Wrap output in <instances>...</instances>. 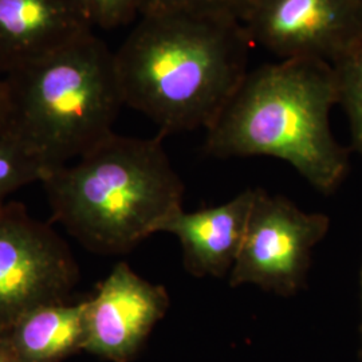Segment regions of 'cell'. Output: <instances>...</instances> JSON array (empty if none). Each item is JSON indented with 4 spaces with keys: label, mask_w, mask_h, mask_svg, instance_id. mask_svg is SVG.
Segmentation results:
<instances>
[{
    "label": "cell",
    "mask_w": 362,
    "mask_h": 362,
    "mask_svg": "<svg viewBox=\"0 0 362 362\" xmlns=\"http://www.w3.org/2000/svg\"><path fill=\"white\" fill-rule=\"evenodd\" d=\"M252 46L233 19L145 13L115 52L124 104L164 137L209 129L246 77Z\"/></svg>",
    "instance_id": "obj_1"
},
{
    "label": "cell",
    "mask_w": 362,
    "mask_h": 362,
    "mask_svg": "<svg viewBox=\"0 0 362 362\" xmlns=\"http://www.w3.org/2000/svg\"><path fill=\"white\" fill-rule=\"evenodd\" d=\"M338 105L333 66L285 59L248 71L214 125L204 152L218 158L269 156L284 160L315 188L332 194L349 173V151L330 129Z\"/></svg>",
    "instance_id": "obj_2"
},
{
    "label": "cell",
    "mask_w": 362,
    "mask_h": 362,
    "mask_svg": "<svg viewBox=\"0 0 362 362\" xmlns=\"http://www.w3.org/2000/svg\"><path fill=\"white\" fill-rule=\"evenodd\" d=\"M163 139L112 133L76 163L47 172L40 184L52 220L101 255L127 254L158 233L185 192Z\"/></svg>",
    "instance_id": "obj_3"
},
{
    "label": "cell",
    "mask_w": 362,
    "mask_h": 362,
    "mask_svg": "<svg viewBox=\"0 0 362 362\" xmlns=\"http://www.w3.org/2000/svg\"><path fill=\"white\" fill-rule=\"evenodd\" d=\"M1 83L0 132L49 172L115 133L125 105L115 52L93 31L3 76Z\"/></svg>",
    "instance_id": "obj_4"
},
{
    "label": "cell",
    "mask_w": 362,
    "mask_h": 362,
    "mask_svg": "<svg viewBox=\"0 0 362 362\" xmlns=\"http://www.w3.org/2000/svg\"><path fill=\"white\" fill-rule=\"evenodd\" d=\"M79 267L62 236L25 204L0 208V334L28 311L70 300Z\"/></svg>",
    "instance_id": "obj_5"
},
{
    "label": "cell",
    "mask_w": 362,
    "mask_h": 362,
    "mask_svg": "<svg viewBox=\"0 0 362 362\" xmlns=\"http://www.w3.org/2000/svg\"><path fill=\"white\" fill-rule=\"evenodd\" d=\"M329 228L327 215L305 212L285 196L258 187L228 284L258 286L281 297L296 296L306 285L313 251Z\"/></svg>",
    "instance_id": "obj_6"
},
{
    "label": "cell",
    "mask_w": 362,
    "mask_h": 362,
    "mask_svg": "<svg viewBox=\"0 0 362 362\" xmlns=\"http://www.w3.org/2000/svg\"><path fill=\"white\" fill-rule=\"evenodd\" d=\"M255 46L285 59L334 65L362 42L358 0H255L242 21Z\"/></svg>",
    "instance_id": "obj_7"
},
{
    "label": "cell",
    "mask_w": 362,
    "mask_h": 362,
    "mask_svg": "<svg viewBox=\"0 0 362 362\" xmlns=\"http://www.w3.org/2000/svg\"><path fill=\"white\" fill-rule=\"evenodd\" d=\"M170 306L168 290L118 262L86 298L83 351L105 361H133Z\"/></svg>",
    "instance_id": "obj_8"
},
{
    "label": "cell",
    "mask_w": 362,
    "mask_h": 362,
    "mask_svg": "<svg viewBox=\"0 0 362 362\" xmlns=\"http://www.w3.org/2000/svg\"><path fill=\"white\" fill-rule=\"evenodd\" d=\"M257 188H247L230 202L187 212L184 208L163 221L158 233L180 242L182 266L196 278L228 276L243 245Z\"/></svg>",
    "instance_id": "obj_9"
},
{
    "label": "cell",
    "mask_w": 362,
    "mask_h": 362,
    "mask_svg": "<svg viewBox=\"0 0 362 362\" xmlns=\"http://www.w3.org/2000/svg\"><path fill=\"white\" fill-rule=\"evenodd\" d=\"M81 0H0V77L91 31Z\"/></svg>",
    "instance_id": "obj_10"
},
{
    "label": "cell",
    "mask_w": 362,
    "mask_h": 362,
    "mask_svg": "<svg viewBox=\"0 0 362 362\" xmlns=\"http://www.w3.org/2000/svg\"><path fill=\"white\" fill-rule=\"evenodd\" d=\"M86 299L39 306L0 334V357L10 362H62L83 351Z\"/></svg>",
    "instance_id": "obj_11"
},
{
    "label": "cell",
    "mask_w": 362,
    "mask_h": 362,
    "mask_svg": "<svg viewBox=\"0 0 362 362\" xmlns=\"http://www.w3.org/2000/svg\"><path fill=\"white\" fill-rule=\"evenodd\" d=\"M333 66L338 88V105L348 116L351 145L362 156V42Z\"/></svg>",
    "instance_id": "obj_12"
},
{
    "label": "cell",
    "mask_w": 362,
    "mask_h": 362,
    "mask_svg": "<svg viewBox=\"0 0 362 362\" xmlns=\"http://www.w3.org/2000/svg\"><path fill=\"white\" fill-rule=\"evenodd\" d=\"M47 172L21 144L0 132V208L18 189L42 182Z\"/></svg>",
    "instance_id": "obj_13"
},
{
    "label": "cell",
    "mask_w": 362,
    "mask_h": 362,
    "mask_svg": "<svg viewBox=\"0 0 362 362\" xmlns=\"http://www.w3.org/2000/svg\"><path fill=\"white\" fill-rule=\"evenodd\" d=\"M254 1L255 0H146L143 15L152 13H188L228 18L242 23Z\"/></svg>",
    "instance_id": "obj_14"
},
{
    "label": "cell",
    "mask_w": 362,
    "mask_h": 362,
    "mask_svg": "<svg viewBox=\"0 0 362 362\" xmlns=\"http://www.w3.org/2000/svg\"><path fill=\"white\" fill-rule=\"evenodd\" d=\"M93 26L112 30L143 15L146 0H81Z\"/></svg>",
    "instance_id": "obj_15"
},
{
    "label": "cell",
    "mask_w": 362,
    "mask_h": 362,
    "mask_svg": "<svg viewBox=\"0 0 362 362\" xmlns=\"http://www.w3.org/2000/svg\"><path fill=\"white\" fill-rule=\"evenodd\" d=\"M3 125V83H1V77H0V130Z\"/></svg>",
    "instance_id": "obj_16"
},
{
    "label": "cell",
    "mask_w": 362,
    "mask_h": 362,
    "mask_svg": "<svg viewBox=\"0 0 362 362\" xmlns=\"http://www.w3.org/2000/svg\"><path fill=\"white\" fill-rule=\"evenodd\" d=\"M361 306H362V267H361ZM361 358H362V320H361Z\"/></svg>",
    "instance_id": "obj_17"
},
{
    "label": "cell",
    "mask_w": 362,
    "mask_h": 362,
    "mask_svg": "<svg viewBox=\"0 0 362 362\" xmlns=\"http://www.w3.org/2000/svg\"><path fill=\"white\" fill-rule=\"evenodd\" d=\"M0 362H10V361H7V360H4V358H3V357H0Z\"/></svg>",
    "instance_id": "obj_18"
},
{
    "label": "cell",
    "mask_w": 362,
    "mask_h": 362,
    "mask_svg": "<svg viewBox=\"0 0 362 362\" xmlns=\"http://www.w3.org/2000/svg\"><path fill=\"white\" fill-rule=\"evenodd\" d=\"M358 1H360V3H361V4H362V0H358Z\"/></svg>",
    "instance_id": "obj_19"
}]
</instances>
